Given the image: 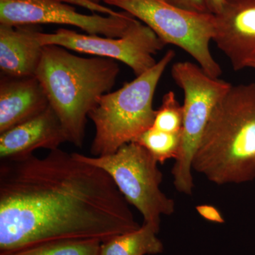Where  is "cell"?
I'll list each match as a JSON object with an SVG mask.
<instances>
[{
    "mask_svg": "<svg viewBox=\"0 0 255 255\" xmlns=\"http://www.w3.org/2000/svg\"><path fill=\"white\" fill-rule=\"evenodd\" d=\"M134 142L145 147L158 163L164 164L168 159H176L179 156L182 132H168L150 127Z\"/></svg>",
    "mask_w": 255,
    "mask_h": 255,
    "instance_id": "cell-15",
    "label": "cell"
},
{
    "mask_svg": "<svg viewBox=\"0 0 255 255\" xmlns=\"http://www.w3.org/2000/svg\"><path fill=\"white\" fill-rule=\"evenodd\" d=\"M248 68L255 69V58L252 60L251 63H250L249 66H248Z\"/></svg>",
    "mask_w": 255,
    "mask_h": 255,
    "instance_id": "cell-23",
    "label": "cell"
},
{
    "mask_svg": "<svg viewBox=\"0 0 255 255\" xmlns=\"http://www.w3.org/2000/svg\"><path fill=\"white\" fill-rule=\"evenodd\" d=\"M183 119L182 105L178 102L175 93L170 91L164 95L151 127L168 132H182Z\"/></svg>",
    "mask_w": 255,
    "mask_h": 255,
    "instance_id": "cell-17",
    "label": "cell"
},
{
    "mask_svg": "<svg viewBox=\"0 0 255 255\" xmlns=\"http://www.w3.org/2000/svg\"><path fill=\"white\" fill-rule=\"evenodd\" d=\"M65 142L59 119L49 107L34 118L0 133V158L29 155L41 148L55 150Z\"/></svg>",
    "mask_w": 255,
    "mask_h": 255,
    "instance_id": "cell-11",
    "label": "cell"
},
{
    "mask_svg": "<svg viewBox=\"0 0 255 255\" xmlns=\"http://www.w3.org/2000/svg\"><path fill=\"white\" fill-rule=\"evenodd\" d=\"M209 13L214 15L219 14L223 9L226 0H204Z\"/></svg>",
    "mask_w": 255,
    "mask_h": 255,
    "instance_id": "cell-21",
    "label": "cell"
},
{
    "mask_svg": "<svg viewBox=\"0 0 255 255\" xmlns=\"http://www.w3.org/2000/svg\"><path fill=\"white\" fill-rule=\"evenodd\" d=\"M182 9L199 13H209L204 0H164Z\"/></svg>",
    "mask_w": 255,
    "mask_h": 255,
    "instance_id": "cell-18",
    "label": "cell"
},
{
    "mask_svg": "<svg viewBox=\"0 0 255 255\" xmlns=\"http://www.w3.org/2000/svg\"><path fill=\"white\" fill-rule=\"evenodd\" d=\"M192 168L217 185L255 179V83L233 85L215 107Z\"/></svg>",
    "mask_w": 255,
    "mask_h": 255,
    "instance_id": "cell-2",
    "label": "cell"
},
{
    "mask_svg": "<svg viewBox=\"0 0 255 255\" xmlns=\"http://www.w3.org/2000/svg\"><path fill=\"white\" fill-rule=\"evenodd\" d=\"M171 75L184 93L182 147L172 174L177 191L191 196L196 151L213 111L232 85L210 76L199 65L188 61L174 63Z\"/></svg>",
    "mask_w": 255,
    "mask_h": 255,
    "instance_id": "cell-6",
    "label": "cell"
},
{
    "mask_svg": "<svg viewBox=\"0 0 255 255\" xmlns=\"http://www.w3.org/2000/svg\"><path fill=\"white\" fill-rule=\"evenodd\" d=\"M196 209L198 214L206 221L220 224L225 223V220L221 212L214 206L209 204H201L196 206Z\"/></svg>",
    "mask_w": 255,
    "mask_h": 255,
    "instance_id": "cell-19",
    "label": "cell"
},
{
    "mask_svg": "<svg viewBox=\"0 0 255 255\" xmlns=\"http://www.w3.org/2000/svg\"><path fill=\"white\" fill-rule=\"evenodd\" d=\"M216 17L214 41L236 71L255 58V0H226Z\"/></svg>",
    "mask_w": 255,
    "mask_h": 255,
    "instance_id": "cell-10",
    "label": "cell"
},
{
    "mask_svg": "<svg viewBox=\"0 0 255 255\" xmlns=\"http://www.w3.org/2000/svg\"><path fill=\"white\" fill-rule=\"evenodd\" d=\"M139 226L110 174L60 148L0 162V253L101 243Z\"/></svg>",
    "mask_w": 255,
    "mask_h": 255,
    "instance_id": "cell-1",
    "label": "cell"
},
{
    "mask_svg": "<svg viewBox=\"0 0 255 255\" xmlns=\"http://www.w3.org/2000/svg\"><path fill=\"white\" fill-rule=\"evenodd\" d=\"M86 1H90V2L93 3V4H101V2H104L105 0H86Z\"/></svg>",
    "mask_w": 255,
    "mask_h": 255,
    "instance_id": "cell-22",
    "label": "cell"
},
{
    "mask_svg": "<svg viewBox=\"0 0 255 255\" xmlns=\"http://www.w3.org/2000/svg\"><path fill=\"white\" fill-rule=\"evenodd\" d=\"M136 18L152 30L164 44L187 52L208 75L219 78L222 70L210 49L216 17L177 7L164 0H105Z\"/></svg>",
    "mask_w": 255,
    "mask_h": 255,
    "instance_id": "cell-5",
    "label": "cell"
},
{
    "mask_svg": "<svg viewBox=\"0 0 255 255\" xmlns=\"http://www.w3.org/2000/svg\"><path fill=\"white\" fill-rule=\"evenodd\" d=\"M73 154L110 174L128 203L142 214L144 223L159 228L161 216H171L175 211L173 199L161 191L163 175L158 162L137 142L125 144L114 153L100 157Z\"/></svg>",
    "mask_w": 255,
    "mask_h": 255,
    "instance_id": "cell-7",
    "label": "cell"
},
{
    "mask_svg": "<svg viewBox=\"0 0 255 255\" xmlns=\"http://www.w3.org/2000/svg\"><path fill=\"white\" fill-rule=\"evenodd\" d=\"M38 40L43 46L57 45L83 54L122 62L131 68L136 77L155 66L157 62L153 55L165 46L155 32L137 18L120 38L59 28L51 33L40 31Z\"/></svg>",
    "mask_w": 255,
    "mask_h": 255,
    "instance_id": "cell-8",
    "label": "cell"
},
{
    "mask_svg": "<svg viewBox=\"0 0 255 255\" xmlns=\"http://www.w3.org/2000/svg\"><path fill=\"white\" fill-rule=\"evenodd\" d=\"M50 107L41 82L35 76L0 80V133L34 118Z\"/></svg>",
    "mask_w": 255,
    "mask_h": 255,
    "instance_id": "cell-12",
    "label": "cell"
},
{
    "mask_svg": "<svg viewBox=\"0 0 255 255\" xmlns=\"http://www.w3.org/2000/svg\"><path fill=\"white\" fill-rule=\"evenodd\" d=\"M64 2L70 4L78 5L85 9L90 10L92 12H98L105 15H115L118 14V11H114L113 9L104 6L102 4H96L87 1L86 0H61Z\"/></svg>",
    "mask_w": 255,
    "mask_h": 255,
    "instance_id": "cell-20",
    "label": "cell"
},
{
    "mask_svg": "<svg viewBox=\"0 0 255 255\" xmlns=\"http://www.w3.org/2000/svg\"><path fill=\"white\" fill-rule=\"evenodd\" d=\"M102 244L96 241L56 242L0 255H100Z\"/></svg>",
    "mask_w": 255,
    "mask_h": 255,
    "instance_id": "cell-16",
    "label": "cell"
},
{
    "mask_svg": "<svg viewBox=\"0 0 255 255\" xmlns=\"http://www.w3.org/2000/svg\"><path fill=\"white\" fill-rule=\"evenodd\" d=\"M159 228L143 223L135 231L116 236L102 243L100 255H146L163 253L164 246L157 237Z\"/></svg>",
    "mask_w": 255,
    "mask_h": 255,
    "instance_id": "cell-14",
    "label": "cell"
},
{
    "mask_svg": "<svg viewBox=\"0 0 255 255\" xmlns=\"http://www.w3.org/2000/svg\"><path fill=\"white\" fill-rule=\"evenodd\" d=\"M119 73V64L113 59L78 56L57 45L43 46L35 76L59 119L67 141L83 145L87 117L99 99L113 88Z\"/></svg>",
    "mask_w": 255,
    "mask_h": 255,
    "instance_id": "cell-3",
    "label": "cell"
},
{
    "mask_svg": "<svg viewBox=\"0 0 255 255\" xmlns=\"http://www.w3.org/2000/svg\"><path fill=\"white\" fill-rule=\"evenodd\" d=\"M127 11L115 15H87L61 0H0V23L69 25L88 34L120 38L135 19Z\"/></svg>",
    "mask_w": 255,
    "mask_h": 255,
    "instance_id": "cell-9",
    "label": "cell"
},
{
    "mask_svg": "<svg viewBox=\"0 0 255 255\" xmlns=\"http://www.w3.org/2000/svg\"><path fill=\"white\" fill-rule=\"evenodd\" d=\"M38 25L0 23L1 75L34 76L41 63L43 46L38 40Z\"/></svg>",
    "mask_w": 255,
    "mask_h": 255,
    "instance_id": "cell-13",
    "label": "cell"
},
{
    "mask_svg": "<svg viewBox=\"0 0 255 255\" xmlns=\"http://www.w3.org/2000/svg\"><path fill=\"white\" fill-rule=\"evenodd\" d=\"M174 57V50H168L145 73L99 99L88 117L96 128L91 146L95 157L114 153L152 127L156 112L152 107L156 88Z\"/></svg>",
    "mask_w": 255,
    "mask_h": 255,
    "instance_id": "cell-4",
    "label": "cell"
}]
</instances>
